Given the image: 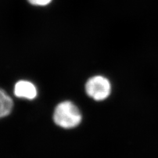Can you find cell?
I'll list each match as a JSON object with an SVG mask.
<instances>
[{
    "label": "cell",
    "instance_id": "1",
    "mask_svg": "<svg viewBox=\"0 0 158 158\" xmlns=\"http://www.w3.org/2000/svg\"><path fill=\"white\" fill-rule=\"evenodd\" d=\"M53 120L56 124L64 128H71L80 124L82 115L77 107L71 102L59 103L55 109Z\"/></svg>",
    "mask_w": 158,
    "mask_h": 158
},
{
    "label": "cell",
    "instance_id": "2",
    "mask_svg": "<svg viewBox=\"0 0 158 158\" xmlns=\"http://www.w3.org/2000/svg\"><path fill=\"white\" fill-rule=\"evenodd\" d=\"M87 94L94 100L102 101L110 95L111 86L110 81L106 77L96 75L89 78L86 83Z\"/></svg>",
    "mask_w": 158,
    "mask_h": 158
},
{
    "label": "cell",
    "instance_id": "3",
    "mask_svg": "<svg viewBox=\"0 0 158 158\" xmlns=\"http://www.w3.org/2000/svg\"><path fill=\"white\" fill-rule=\"evenodd\" d=\"M14 94L20 98L33 100L37 96V89L32 82L27 81H20L16 83Z\"/></svg>",
    "mask_w": 158,
    "mask_h": 158
},
{
    "label": "cell",
    "instance_id": "4",
    "mask_svg": "<svg viewBox=\"0 0 158 158\" xmlns=\"http://www.w3.org/2000/svg\"><path fill=\"white\" fill-rule=\"evenodd\" d=\"M13 107L11 98L2 89H0V118L10 114Z\"/></svg>",
    "mask_w": 158,
    "mask_h": 158
},
{
    "label": "cell",
    "instance_id": "5",
    "mask_svg": "<svg viewBox=\"0 0 158 158\" xmlns=\"http://www.w3.org/2000/svg\"><path fill=\"white\" fill-rule=\"evenodd\" d=\"M28 2L34 6H46L50 3L52 0H28Z\"/></svg>",
    "mask_w": 158,
    "mask_h": 158
}]
</instances>
